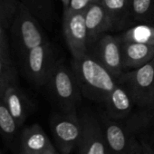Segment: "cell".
<instances>
[{
	"instance_id": "6da1fadb",
	"label": "cell",
	"mask_w": 154,
	"mask_h": 154,
	"mask_svg": "<svg viewBox=\"0 0 154 154\" xmlns=\"http://www.w3.org/2000/svg\"><path fill=\"white\" fill-rule=\"evenodd\" d=\"M71 67L82 95L91 101L103 103L117 85L114 77L89 54L72 58Z\"/></svg>"
},
{
	"instance_id": "7a4b0ae2",
	"label": "cell",
	"mask_w": 154,
	"mask_h": 154,
	"mask_svg": "<svg viewBox=\"0 0 154 154\" xmlns=\"http://www.w3.org/2000/svg\"><path fill=\"white\" fill-rule=\"evenodd\" d=\"M45 85L63 113L79 115L77 108L83 95L72 67L63 60H57Z\"/></svg>"
},
{
	"instance_id": "3957f363",
	"label": "cell",
	"mask_w": 154,
	"mask_h": 154,
	"mask_svg": "<svg viewBox=\"0 0 154 154\" xmlns=\"http://www.w3.org/2000/svg\"><path fill=\"white\" fill-rule=\"evenodd\" d=\"M8 30L18 57L49 41L42 24L21 3Z\"/></svg>"
},
{
	"instance_id": "277c9868",
	"label": "cell",
	"mask_w": 154,
	"mask_h": 154,
	"mask_svg": "<svg viewBox=\"0 0 154 154\" xmlns=\"http://www.w3.org/2000/svg\"><path fill=\"white\" fill-rule=\"evenodd\" d=\"M18 60L24 76L35 86L46 85L57 62L54 47L49 41L27 51L19 56Z\"/></svg>"
},
{
	"instance_id": "5b68a950",
	"label": "cell",
	"mask_w": 154,
	"mask_h": 154,
	"mask_svg": "<svg viewBox=\"0 0 154 154\" xmlns=\"http://www.w3.org/2000/svg\"><path fill=\"white\" fill-rule=\"evenodd\" d=\"M116 83L127 90L137 107L151 105L154 100V58L137 69L122 72Z\"/></svg>"
},
{
	"instance_id": "8992f818",
	"label": "cell",
	"mask_w": 154,
	"mask_h": 154,
	"mask_svg": "<svg viewBox=\"0 0 154 154\" xmlns=\"http://www.w3.org/2000/svg\"><path fill=\"white\" fill-rule=\"evenodd\" d=\"M50 127L55 144L62 154H70L76 149L83 133L79 115L72 116L63 112L54 114Z\"/></svg>"
},
{
	"instance_id": "52a82bcc",
	"label": "cell",
	"mask_w": 154,
	"mask_h": 154,
	"mask_svg": "<svg viewBox=\"0 0 154 154\" xmlns=\"http://www.w3.org/2000/svg\"><path fill=\"white\" fill-rule=\"evenodd\" d=\"M63 29L68 48L73 59H79L88 54V32L85 10L63 12Z\"/></svg>"
},
{
	"instance_id": "ba28073f",
	"label": "cell",
	"mask_w": 154,
	"mask_h": 154,
	"mask_svg": "<svg viewBox=\"0 0 154 154\" xmlns=\"http://www.w3.org/2000/svg\"><path fill=\"white\" fill-rule=\"evenodd\" d=\"M88 54L103 65L115 80L123 72L121 50V39L110 35H103L88 48Z\"/></svg>"
},
{
	"instance_id": "9c48e42d",
	"label": "cell",
	"mask_w": 154,
	"mask_h": 154,
	"mask_svg": "<svg viewBox=\"0 0 154 154\" xmlns=\"http://www.w3.org/2000/svg\"><path fill=\"white\" fill-rule=\"evenodd\" d=\"M110 154H130L138 138L131 134L123 121L111 118L104 111L98 115Z\"/></svg>"
},
{
	"instance_id": "30bf717a",
	"label": "cell",
	"mask_w": 154,
	"mask_h": 154,
	"mask_svg": "<svg viewBox=\"0 0 154 154\" xmlns=\"http://www.w3.org/2000/svg\"><path fill=\"white\" fill-rule=\"evenodd\" d=\"M79 117L83 133L76 148L77 154H110L98 116L88 110H84Z\"/></svg>"
},
{
	"instance_id": "8fae6325",
	"label": "cell",
	"mask_w": 154,
	"mask_h": 154,
	"mask_svg": "<svg viewBox=\"0 0 154 154\" xmlns=\"http://www.w3.org/2000/svg\"><path fill=\"white\" fill-rule=\"evenodd\" d=\"M85 18L88 32V48L100 36L114 29L109 14L100 1L93 2L85 8Z\"/></svg>"
},
{
	"instance_id": "7c38bea8",
	"label": "cell",
	"mask_w": 154,
	"mask_h": 154,
	"mask_svg": "<svg viewBox=\"0 0 154 154\" xmlns=\"http://www.w3.org/2000/svg\"><path fill=\"white\" fill-rule=\"evenodd\" d=\"M2 99L18 126L21 127L34 108L33 103L27 94L21 89L19 84L12 85L6 90Z\"/></svg>"
},
{
	"instance_id": "4fadbf2b",
	"label": "cell",
	"mask_w": 154,
	"mask_h": 154,
	"mask_svg": "<svg viewBox=\"0 0 154 154\" xmlns=\"http://www.w3.org/2000/svg\"><path fill=\"white\" fill-rule=\"evenodd\" d=\"M103 104L105 106L104 112L111 118L117 121H125L132 113L135 105L127 90L118 84L108 95Z\"/></svg>"
},
{
	"instance_id": "5bb4252c",
	"label": "cell",
	"mask_w": 154,
	"mask_h": 154,
	"mask_svg": "<svg viewBox=\"0 0 154 154\" xmlns=\"http://www.w3.org/2000/svg\"><path fill=\"white\" fill-rule=\"evenodd\" d=\"M121 50L124 69H137L154 58V45H150L121 40Z\"/></svg>"
},
{
	"instance_id": "9a60e30c",
	"label": "cell",
	"mask_w": 154,
	"mask_h": 154,
	"mask_svg": "<svg viewBox=\"0 0 154 154\" xmlns=\"http://www.w3.org/2000/svg\"><path fill=\"white\" fill-rule=\"evenodd\" d=\"M21 145L22 152L25 153L46 154L54 149L48 136L38 123L28 126L22 131Z\"/></svg>"
},
{
	"instance_id": "2e32d148",
	"label": "cell",
	"mask_w": 154,
	"mask_h": 154,
	"mask_svg": "<svg viewBox=\"0 0 154 154\" xmlns=\"http://www.w3.org/2000/svg\"><path fill=\"white\" fill-rule=\"evenodd\" d=\"M127 131L141 140L154 132V103L149 106L139 108L134 113H131L123 121Z\"/></svg>"
},
{
	"instance_id": "e0dca14e",
	"label": "cell",
	"mask_w": 154,
	"mask_h": 154,
	"mask_svg": "<svg viewBox=\"0 0 154 154\" xmlns=\"http://www.w3.org/2000/svg\"><path fill=\"white\" fill-rule=\"evenodd\" d=\"M20 3L42 25L52 26L54 20V0H20Z\"/></svg>"
},
{
	"instance_id": "ac0fdd59",
	"label": "cell",
	"mask_w": 154,
	"mask_h": 154,
	"mask_svg": "<svg viewBox=\"0 0 154 154\" xmlns=\"http://www.w3.org/2000/svg\"><path fill=\"white\" fill-rule=\"evenodd\" d=\"M109 14L114 29L122 27L131 17L130 3L127 0H99Z\"/></svg>"
},
{
	"instance_id": "d6986e66",
	"label": "cell",
	"mask_w": 154,
	"mask_h": 154,
	"mask_svg": "<svg viewBox=\"0 0 154 154\" xmlns=\"http://www.w3.org/2000/svg\"><path fill=\"white\" fill-rule=\"evenodd\" d=\"M19 128L4 100L0 97V134L2 138L8 143L13 144Z\"/></svg>"
},
{
	"instance_id": "ffe728a7",
	"label": "cell",
	"mask_w": 154,
	"mask_h": 154,
	"mask_svg": "<svg viewBox=\"0 0 154 154\" xmlns=\"http://www.w3.org/2000/svg\"><path fill=\"white\" fill-rule=\"evenodd\" d=\"M18 73L13 60L8 59L0 52V97L12 85H18Z\"/></svg>"
},
{
	"instance_id": "44dd1931",
	"label": "cell",
	"mask_w": 154,
	"mask_h": 154,
	"mask_svg": "<svg viewBox=\"0 0 154 154\" xmlns=\"http://www.w3.org/2000/svg\"><path fill=\"white\" fill-rule=\"evenodd\" d=\"M119 37L122 41L154 45V26L149 25H138L129 28Z\"/></svg>"
},
{
	"instance_id": "7402d4cb",
	"label": "cell",
	"mask_w": 154,
	"mask_h": 154,
	"mask_svg": "<svg viewBox=\"0 0 154 154\" xmlns=\"http://www.w3.org/2000/svg\"><path fill=\"white\" fill-rule=\"evenodd\" d=\"M154 11V0H131V17L139 22H145L152 17Z\"/></svg>"
},
{
	"instance_id": "603a6c76",
	"label": "cell",
	"mask_w": 154,
	"mask_h": 154,
	"mask_svg": "<svg viewBox=\"0 0 154 154\" xmlns=\"http://www.w3.org/2000/svg\"><path fill=\"white\" fill-rule=\"evenodd\" d=\"M20 6V0H0V20L8 30Z\"/></svg>"
},
{
	"instance_id": "cb8c5ba5",
	"label": "cell",
	"mask_w": 154,
	"mask_h": 154,
	"mask_svg": "<svg viewBox=\"0 0 154 154\" xmlns=\"http://www.w3.org/2000/svg\"><path fill=\"white\" fill-rule=\"evenodd\" d=\"M7 30L8 29L6 28V26L1 22V20H0V52L5 56H7L8 59L13 60L11 54H10V47H9V42H8Z\"/></svg>"
},
{
	"instance_id": "d4e9b609",
	"label": "cell",
	"mask_w": 154,
	"mask_h": 154,
	"mask_svg": "<svg viewBox=\"0 0 154 154\" xmlns=\"http://www.w3.org/2000/svg\"><path fill=\"white\" fill-rule=\"evenodd\" d=\"M130 154H154V149L149 143L142 140H137Z\"/></svg>"
},
{
	"instance_id": "484cf974",
	"label": "cell",
	"mask_w": 154,
	"mask_h": 154,
	"mask_svg": "<svg viewBox=\"0 0 154 154\" xmlns=\"http://www.w3.org/2000/svg\"><path fill=\"white\" fill-rule=\"evenodd\" d=\"M99 0H71L70 1V7L68 10L72 11H83L85 9V8L93 3L97 2Z\"/></svg>"
},
{
	"instance_id": "4316f807",
	"label": "cell",
	"mask_w": 154,
	"mask_h": 154,
	"mask_svg": "<svg viewBox=\"0 0 154 154\" xmlns=\"http://www.w3.org/2000/svg\"><path fill=\"white\" fill-rule=\"evenodd\" d=\"M61 1H62L63 7V12L68 10L69 7H70V1H71V0H61Z\"/></svg>"
},
{
	"instance_id": "83f0119b",
	"label": "cell",
	"mask_w": 154,
	"mask_h": 154,
	"mask_svg": "<svg viewBox=\"0 0 154 154\" xmlns=\"http://www.w3.org/2000/svg\"><path fill=\"white\" fill-rule=\"evenodd\" d=\"M149 139L154 142V132H152L151 134H149Z\"/></svg>"
},
{
	"instance_id": "f1b7e54d",
	"label": "cell",
	"mask_w": 154,
	"mask_h": 154,
	"mask_svg": "<svg viewBox=\"0 0 154 154\" xmlns=\"http://www.w3.org/2000/svg\"><path fill=\"white\" fill-rule=\"evenodd\" d=\"M46 154H57V153L55 152V149H54V150H51V151L47 152Z\"/></svg>"
},
{
	"instance_id": "f546056e",
	"label": "cell",
	"mask_w": 154,
	"mask_h": 154,
	"mask_svg": "<svg viewBox=\"0 0 154 154\" xmlns=\"http://www.w3.org/2000/svg\"><path fill=\"white\" fill-rule=\"evenodd\" d=\"M22 154H39V153H25V152H22Z\"/></svg>"
},
{
	"instance_id": "4dcf8cb0",
	"label": "cell",
	"mask_w": 154,
	"mask_h": 154,
	"mask_svg": "<svg viewBox=\"0 0 154 154\" xmlns=\"http://www.w3.org/2000/svg\"><path fill=\"white\" fill-rule=\"evenodd\" d=\"M0 154H3V153H2V151H1V149H0Z\"/></svg>"
},
{
	"instance_id": "1f68e13d",
	"label": "cell",
	"mask_w": 154,
	"mask_h": 154,
	"mask_svg": "<svg viewBox=\"0 0 154 154\" xmlns=\"http://www.w3.org/2000/svg\"><path fill=\"white\" fill-rule=\"evenodd\" d=\"M127 1H128L129 3H131V0H127Z\"/></svg>"
},
{
	"instance_id": "d6a6232c",
	"label": "cell",
	"mask_w": 154,
	"mask_h": 154,
	"mask_svg": "<svg viewBox=\"0 0 154 154\" xmlns=\"http://www.w3.org/2000/svg\"><path fill=\"white\" fill-rule=\"evenodd\" d=\"M153 103H154V100H153Z\"/></svg>"
}]
</instances>
